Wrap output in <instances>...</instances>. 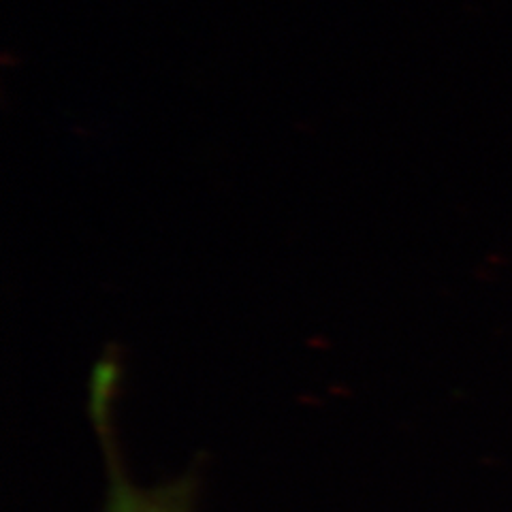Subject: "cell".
I'll list each match as a JSON object with an SVG mask.
<instances>
[{
    "mask_svg": "<svg viewBox=\"0 0 512 512\" xmlns=\"http://www.w3.org/2000/svg\"><path fill=\"white\" fill-rule=\"evenodd\" d=\"M109 461V498L105 512H190V483L180 480L163 489H139L126 478L114 442L105 444Z\"/></svg>",
    "mask_w": 512,
    "mask_h": 512,
    "instance_id": "cell-1",
    "label": "cell"
},
{
    "mask_svg": "<svg viewBox=\"0 0 512 512\" xmlns=\"http://www.w3.org/2000/svg\"><path fill=\"white\" fill-rule=\"evenodd\" d=\"M120 361L118 359H101L94 365L90 378V416L101 440L111 438V410L118 397L120 387Z\"/></svg>",
    "mask_w": 512,
    "mask_h": 512,
    "instance_id": "cell-2",
    "label": "cell"
}]
</instances>
